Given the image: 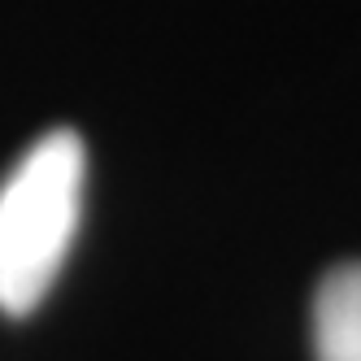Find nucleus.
<instances>
[{
	"label": "nucleus",
	"instance_id": "f257e3e1",
	"mask_svg": "<svg viewBox=\"0 0 361 361\" xmlns=\"http://www.w3.org/2000/svg\"><path fill=\"white\" fill-rule=\"evenodd\" d=\"M87 148L48 131L0 183V314L27 318L53 292L83 214Z\"/></svg>",
	"mask_w": 361,
	"mask_h": 361
},
{
	"label": "nucleus",
	"instance_id": "f03ea898",
	"mask_svg": "<svg viewBox=\"0 0 361 361\" xmlns=\"http://www.w3.org/2000/svg\"><path fill=\"white\" fill-rule=\"evenodd\" d=\"M314 357L361 361V262L335 266L314 296Z\"/></svg>",
	"mask_w": 361,
	"mask_h": 361
}]
</instances>
